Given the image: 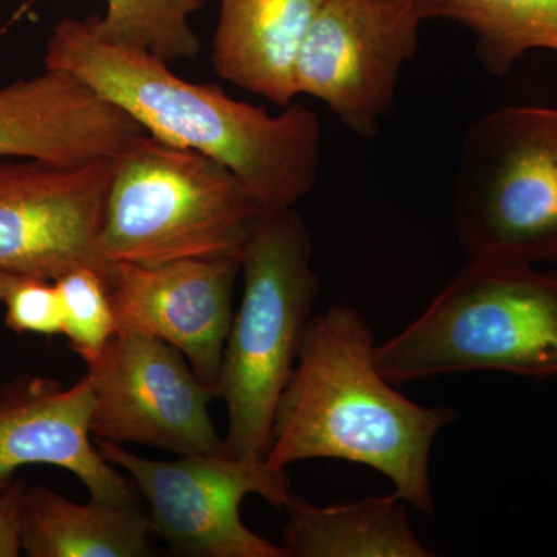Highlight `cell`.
Listing matches in <instances>:
<instances>
[{
  "mask_svg": "<svg viewBox=\"0 0 557 557\" xmlns=\"http://www.w3.org/2000/svg\"><path fill=\"white\" fill-rule=\"evenodd\" d=\"M44 60L86 81L146 134L228 168L262 208H295L317 185L322 127L299 102L271 115L218 86L189 83L149 51L98 38L89 17L58 22Z\"/></svg>",
  "mask_w": 557,
  "mask_h": 557,
  "instance_id": "obj_1",
  "label": "cell"
},
{
  "mask_svg": "<svg viewBox=\"0 0 557 557\" xmlns=\"http://www.w3.org/2000/svg\"><path fill=\"white\" fill-rule=\"evenodd\" d=\"M375 347L373 330L354 307L332 306L311 318L278 399L265 461L277 469L310 458L364 465L391 480L409 507L429 516L432 445L458 413L399 394L376 368Z\"/></svg>",
  "mask_w": 557,
  "mask_h": 557,
  "instance_id": "obj_2",
  "label": "cell"
},
{
  "mask_svg": "<svg viewBox=\"0 0 557 557\" xmlns=\"http://www.w3.org/2000/svg\"><path fill=\"white\" fill-rule=\"evenodd\" d=\"M395 386L448 373L496 370L557 376V273L469 260L398 335L375 347Z\"/></svg>",
  "mask_w": 557,
  "mask_h": 557,
  "instance_id": "obj_3",
  "label": "cell"
},
{
  "mask_svg": "<svg viewBox=\"0 0 557 557\" xmlns=\"http://www.w3.org/2000/svg\"><path fill=\"white\" fill-rule=\"evenodd\" d=\"M309 228L295 208H263L244 256L215 397L228 409L223 454L265 460L278 399L298 361L319 293Z\"/></svg>",
  "mask_w": 557,
  "mask_h": 557,
  "instance_id": "obj_4",
  "label": "cell"
},
{
  "mask_svg": "<svg viewBox=\"0 0 557 557\" xmlns=\"http://www.w3.org/2000/svg\"><path fill=\"white\" fill-rule=\"evenodd\" d=\"M262 209L228 168L145 132L113 159L95 258H242Z\"/></svg>",
  "mask_w": 557,
  "mask_h": 557,
  "instance_id": "obj_5",
  "label": "cell"
},
{
  "mask_svg": "<svg viewBox=\"0 0 557 557\" xmlns=\"http://www.w3.org/2000/svg\"><path fill=\"white\" fill-rule=\"evenodd\" d=\"M454 228L469 260H557V109L505 106L469 127Z\"/></svg>",
  "mask_w": 557,
  "mask_h": 557,
  "instance_id": "obj_6",
  "label": "cell"
},
{
  "mask_svg": "<svg viewBox=\"0 0 557 557\" xmlns=\"http://www.w3.org/2000/svg\"><path fill=\"white\" fill-rule=\"evenodd\" d=\"M95 443L148 500L153 534L174 555L288 557L282 545L252 533L240 519L242 502L249 494L278 509L285 507L293 494L287 468L223 453L152 460L135 456L119 443L100 438Z\"/></svg>",
  "mask_w": 557,
  "mask_h": 557,
  "instance_id": "obj_7",
  "label": "cell"
},
{
  "mask_svg": "<svg viewBox=\"0 0 557 557\" xmlns=\"http://www.w3.org/2000/svg\"><path fill=\"white\" fill-rule=\"evenodd\" d=\"M423 21L417 0H327L299 50L298 94L324 102L357 137L375 138Z\"/></svg>",
  "mask_w": 557,
  "mask_h": 557,
  "instance_id": "obj_8",
  "label": "cell"
},
{
  "mask_svg": "<svg viewBox=\"0 0 557 557\" xmlns=\"http://www.w3.org/2000/svg\"><path fill=\"white\" fill-rule=\"evenodd\" d=\"M86 364L94 388L95 437L156 446L178 456L223 453V438L208 409L214 391L171 344L116 330Z\"/></svg>",
  "mask_w": 557,
  "mask_h": 557,
  "instance_id": "obj_9",
  "label": "cell"
},
{
  "mask_svg": "<svg viewBox=\"0 0 557 557\" xmlns=\"http://www.w3.org/2000/svg\"><path fill=\"white\" fill-rule=\"evenodd\" d=\"M112 170L113 159L78 166L0 159V270L54 281L100 265L95 240Z\"/></svg>",
  "mask_w": 557,
  "mask_h": 557,
  "instance_id": "obj_10",
  "label": "cell"
},
{
  "mask_svg": "<svg viewBox=\"0 0 557 557\" xmlns=\"http://www.w3.org/2000/svg\"><path fill=\"white\" fill-rule=\"evenodd\" d=\"M98 270L116 330L171 344L215 394L242 258L183 259L159 265L100 262Z\"/></svg>",
  "mask_w": 557,
  "mask_h": 557,
  "instance_id": "obj_11",
  "label": "cell"
},
{
  "mask_svg": "<svg viewBox=\"0 0 557 557\" xmlns=\"http://www.w3.org/2000/svg\"><path fill=\"white\" fill-rule=\"evenodd\" d=\"M145 129L67 70L0 87V159L78 166L115 159Z\"/></svg>",
  "mask_w": 557,
  "mask_h": 557,
  "instance_id": "obj_12",
  "label": "cell"
},
{
  "mask_svg": "<svg viewBox=\"0 0 557 557\" xmlns=\"http://www.w3.org/2000/svg\"><path fill=\"white\" fill-rule=\"evenodd\" d=\"M94 388L89 376L72 387L21 376L0 388V493L17 469L50 465L72 472L91 498L131 504L134 487L90 440Z\"/></svg>",
  "mask_w": 557,
  "mask_h": 557,
  "instance_id": "obj_13",
  "label": "cell"
},
{
  "mask_svg": "<svg viewBox=\"0 0 557 557\" xmlns=\"http://www.w3.org/2000/svg\"><path fill=\"white\" fill-rule=\"evenodd\" d=\"M327 0H219L212 67L234 86L287 108L299 97L296 61Z\"/></svg>",
  "mask_w": 557,
  "mask_h": 557,
  "instance_id": "obj_14",
  "label": "cell"
},
{
  "mask_svg": "<svg viewBox=\"0 0 557 557\" xmlns=\"http://www.w3.org/2000/svg\"><path fill=\"white\" fill-rule=\"evenodd\" d=\"M152 523L134 502L76 504L46 486H25L21 548L30 557L152 556Z\"/></svg>",
  "mask_w": 557,
  "mask_h": 557,
  "instance_id": "obj_15",
  "label": "cell"
},
{
  "mask_svg": "<svg viewBox=\"0 0 557 557\" xmlns=\"http://www.w3.org/2000/svg\"><path fill=\"white\" fill-rule=\"evenodd\" d=\"M408 508L395 493L325 507L292 494L282 508V548L288 557L435 556L417 537Z\"/></svg>",
  "mask_w": 557,
  "mask_h": 557,
  "instance_id": "obj_16",
  "label": "cell"
},
{
  "mask_svg": "<svg viewBox=\"0 0 557 557\" xmlns=\"http://www.w3.org/2000/svg\"><path fill=\"white\" fill-rule=\"evenodd\" d=\"M423 20L458 22L475 35L483 69L504 78L528 51L557 53V0H417Z\"/></svg>",
  "mask_w": 557,
  "mask_h": 557,
  "instance_id": "obj_17",
  "label": "cell"
},
{
  "mask_svg": "<svg viewBox=\"0 0 557 557\" xmlns=\"http://www.w3.org/2000/svg\"><path fill=\"white\" fill-rule=\"evenodd\" d=\"M203 5L205 0H106L104 13L89 20L106 42L149 51L171 64L199 57L190 20Z\"/></svg>",
  "mask_w": 557,
  "mask_h": 557,
  "instance_id": "obj_18",
  "label": "cell"
},
{
  "mask_svg": "<svg viewBox=\"0 0 557 557\" xmlns=\"http://www.w3.org/2000/svg\"><path fill=\"white\" fill-rule=\"evenodd\" d=\"M64 313L62 335L70 347L89 362L116 332L115 317L100 270L83 265L54 278Z\"/></svg>",
  "mask_w": 557,
  "mask_h": 557,
  "instance_id": "obj_19",
  "label": "cell"
},
{
  "mask_svg": "<svg viewBox=\"0 0 557 557\" xmlns=\"http://www.w3.org/2000/svg\"><path fill=\"white\" fill-rule=\"evenodd\" d=\"M7 325L17 333L60 335L64 329V313L60 292L54 281L22 277L7 298Z\"/></svg>",
  "mask_w": 557,
  "mask_h": 557,
  "instance_id": "obj_20",
  "label": "cell"
},
{
  "mask_svg": "<svg viewBox=\"0 0 557 557\" xmlns=\"http://www.w3.org/2000/svg\"><path fill=\"white\" fill-rule=\"evenodd\" d=\"M24 480L16 479L0 493V557H16L22 553L20 507Z\"/></svg>",
  "mask_w": 557,
  "mask_h": 557,
  "instance_id": "obj_21",
  "label": "cell"
},
{
  "mask_svg": "<svg viewBox=\"0 0 557 557\" xmlns=\"http://www.w3.org/2000/svg\"><path fill=\"white\" fill-rule=\"evenodd\" d=\"M22 276L17 274L7 273V271L0 270V302L7 298V295L11 292V288L20 282Z\"/></svg>",
  "mask_w": 557,
  "mask_h": 557,
  "instance_id": "obj_22",
  "label": "cell"
}]
</instances>
